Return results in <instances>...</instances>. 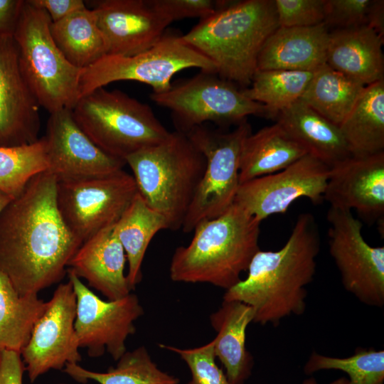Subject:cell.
<instances>
[{"label": "cell", "instance_id": "cell-24", "mask_svg": "<svg viewBox=\"0 0 384 384\" xmlns=\"http://www.w3.org/2000/svg\"><path fill=\"white\" fill-rule=\"evenodd\" d=\"M276 118L308 154L329 167L351 156L339 127L300 100L279 112Z\"/></svg>", "mask_w": 384, "mask_h": 384}, {"label": "cell", "instance_id": "cell-44", "mask_svg": "<svg viewBox=\"0 0 384 384\" xmlns=\"http://www.w3.org/2000/svg\"><path fill=\"white\" fill-rule=\"evenodd\" d=\"M12 199L10 196L0 191V213Z\"/></svg>", "mask_w": 384, "mask_h": 384}, {"label": "cell", "instance_id": "cell-23", "mask_svg": "<svg viewBox=\"0 0 384 384\" xmlns=\"http://www.w3.org/2000/svg\"><path fill=\"white\" fill-rule=\"evenodd\" d=\"M253 319L254 311L249 305L225 300L210 316L217 332L213 340L215 355L225 368L230 384H243L251 374L253 361L246 349L245 338L247 327Z\"/></svg>", "mask_w": 384, "mask_h": 384}, {"label": "cell", "instance_id": "cell-10", "mask_svg": "<svg viewBox=\"0 0 384 384\" xmlns=\"http://www.w3.org/2000/svg\"><path fill=\"white\" fill-rule=\"evenodd\" d=\"M251 132L246 119L229 132L203 124L185 133L205 156L206 169L181 228L184 233L222 215L233 204L240 186L242 146Z\"/></svg>", "mask_w": 384, "mask_h": 384}, {"label": "cell", "instance_id": "cell-37", "mask_svg": "<svg viewBox=\"0 0 384 384\" xmlns=\"http://www.w3.org/2000/svg\"><path fill=\"white\" fill-rule=\"evenodd\" d=\"M149 5L170 23L186 18H206L228 0H146Z\"/></svg>", "mask_w": 384, "mask_h": 384}, {"label": "cell", "instance_id": "cell-11", "mask_svg": "<svg viewBox=\"0 0 384 384\" xmlns=\"http://www.w3.org/2000/svg\"><path fill=\"white\" fill-rule=\"evenodd\" d=\"M138 193L124 169L97 177L57 183L56 203L70 231L82 243L114 225Z\"/></svg>", "mask_w": 384, "mask_h": 384}, {"label": "cell", "instance_id": "cell-4", "mask_svg": "<svg viewBox=\"0 0 384 384\" xmlns=\"http://www.w3.org/2000/svg\"><path fill=\"white\" fill-rule=\"evenodd\" d=\"M278 27L274 0L228 1L182 38L215 64L220 77L246 88L263 44Z\"/></svg>", "mask_w": 384, "mask_h": 384}, {"label": "cell", "instance_id": "cell-16", "mask_svg": "<svg viewBox=\"0 0 384 384\" xmlns=\"http://www.w3.org/2000/svg\"><path fill=\"white\" fill-rule=\"evenodd\" d=\"M47 172L58 182L108 175L123 169L124 160L100 149L75 122L72 110L50 113L47 122Z\"/></svg>", "mask_w": 384, "mask_h": 384}, {"label": "cell", "instance_id": "cell-22", "mask_svg": "<svg viewBox=\"0 0 384 384\" xmlns=\"http://www.w3.org/2000/svg\"><path fill=\"white\" fill-rule=\"evenodd\" d=\"M384 38L368 26L329 31L326 63L364 85L384 79Z\"/></svg>", "mask_w": 384, "mask_h": 384}, {"label": "cell", "instance_id": "cell-20", "mask_svg": "<svg viewBox=\"0 0 384 384\" xmlns=\"http://www.w3.org/2000/svg\"><path fill=\"white\" fill-rule=\"evenodd\" d=\"M114 225L84 242L68 265L79 278L110 301L132 291L124 274L126 254L114 232Z\"/></svg>", "mask_w": 384, "mask_h": 384}, {"label": "cell", "instance_id": "cell-18", "mask_svg": "<svg viewBox=\"0 0 384 384\" xmlns=\"http://www.w3.org/2000/svg\"><path fill=\"white\" fill-rule=\"evenodd\" d=\"M324 200L352 210L368 222L383 220L384 151L350 156L330 167Z\"/></svg>", "mask_w": 384, "mask_h": 384}, {"label": "cell", "instance_id": "cell-27", "mask_svg": "<svg viewBox=\"0 0 384 384\" xmlns=\"http://www.w3.org/2000/svg\"><path fill=\"white\" fill-rule=\"evenodd\" d=\"M166 229V219L150 208L139 192L114 223V232L128 262L127 278L132 290L142 279V262L151 240L158 232Z\"/></svg>", "mask_w": 384, "mask_h": 384}, {"label": "cell", "instance_id": "cell-1", "mask_svg": "<svg viewBox=\"0 0 384 384\" xmlns=\"http://www.w3.org/2000/svg\"><path fill=\"white\" fill-rule=\"evenodd\" d=\"M56 178L37 174L0 213V271L21 295L60 282L82 245L56 203Z\"/></svg>", "mask_w": 384, "mask_h": 384}, {"label": "cell", "instance_id": "cell-12", "mask_svg": "<svg viewBox=\"0 0 384 384\" xmlns=\"http://www.w3.org/2000/svg\"><path fill=\"white\" fill-rule=\"evenodd\" d=\"M329 252L345 289L362 303L384 305V247L370 246L351 210L329 207Z\"/></svg>", "mask_w": 384, "mask_h": 384}, {"label": "cell", "instance_id": "cell-15", "mask_svg": "<svg viewBox=\"0 0 384 384\" xmlns=\"http://www.w3.org/2000/svg\"><path fill=\"white\" fill-rule=\"evenodd\" d=\"M76 309L71 282L60 284L21 352L31 383L50 370H62L68 363L81 361L75 330Z\"/></svg>", "mask_w": 384, "mask_h": 384}, {"label": "cell", "instance_id": "cell-28", "mask_svg": "<svg viewBox=\"0 0 384 384\" xmlns=\"http://www.w3.org/2000/svg\"><path fill=\"white\" fill-rule=\"evenodd\" d=\"M50 32L65 58L81 70L107 54L106 42L92 9L85 7L52 23Z\"/></svg>", "mask_w": 384, "mask_h": 384}, {"label": "cell", "instance_id": "cell-35", "mask_svg": "<svg viewBox=\"0 0 384 384\" xmlns=\"http://www.w3.org/2000/svg\"><path fill=\"white\" fill-rule=\"evenodd\" d=\"M159 346L177 353L186 363L191 373V379L187 384H230L215 363L213 341L188 349L164 344H159Z\"/></svg>", "mask_w": 384, "mask_h": 384}, {"label": "cell", "instance_id": "cell-42", "mask_svg": "<svg viewBox=\"0 0 384 384\" xmlns=\"http://www.w3.org/2000/svg\"><path fill=\"white\" fill-rule=\"evenodd\" d=\"M367 26L384 38V1L373 0Z\"/></svg>", "mask_w": 384, "mask_h": 384}, {"label": "cell", "instance_id": "cell-30", "mask_svg": "<svg viewBox=\"0 0 384 384\" xmlns=\"http://www.w3.org/2000/svg\"><path fill=\"white\" fill-rule=\"evenodd\" d=\"M48 305L38 294H20L0 271V351L21 353Z\"/></svg>", "mask_w": 384, "mask_h": 384}, {"label": "cell", "instance_id": "cell-19", "mask_svg": "<svg viewBox=\"0 0 384 384\" xmlns=\"http://www.w3.org/2000/svg\"><path fill=\"white\" fill-rule=\"evenodd\" d=\"M98 26L107 48V55L129 56L155 45L171 24L146 0L94 1Z\"/></svg>", "mask_w": 384, "mask_h": 384}, {"label": "cell", "instance_id": "cell-45", "mask_svg": "<svg viewBox=\"0 0 384 384\" xmlns=\"http://www.w3.org/2000/svg\"><path fill=\"white\" fill-rule=\"evenodd\" d=\"M58 384H66V383H58Z\"/></svg>", "mask_w": 384, "mask_h": 384}, {"label": "cell", "instance_id": "cell-25", "mask_svg": "<svg viewBox=\"0 0 384 384\" xmlns=\"http://www.w3.org/2000/svg\"><path fill=\"white\" fill-rule=\"evenodd\" d=\"M307 154L278 122L251 132L242 146L240 184L280 171Z\"/></svg>", "mask_w": 384, "mask_h": 384}, {"label": "cell", "instance_id": "cell-38", "mask_svg": "<svg viewBox=\"0 0 384 384\" xmlns=\"http://www.w3.org/2000/svg\"><path fill=\"white\" fill-rule=\"evenodd\" d=\"M372 2L373 0H326L324 23L334 29L367 26Z\"/></svg>", "mask_w": 384, "mask_h": 384}, {"label": "cell", "instance_id": "cell-21", "mask_svg": "<svg viewBox=\"0 0 384 384\" xmlns=\"http://www.w3.org/2000/svg\"><path fill=\"white\" fill-rule=\"evenodd\" d=\"M329 31L324 23L310 27H278L260 50L257 70L314 72L326 63Z\"/></svg>", "mask_w": 384, "mask_h": 384}, {"label": "cell", "instance_id": "cell-29", "mask_svg": "<svg viewBox=\"0 0 384 384\" xmlns=\"http://www.w3.org/2000/svg\"><path fill=\"white\" fill-rule=\"evenodd\" d=\"M365 87L325 63L313 72L300 100L339 126L354 107Z\"/></svg>", "mask_w": 384, "mask_h": 384}, {"label": "cell", "instance_id": "cell-31", "mask_svg": "<svg viewBox=\"0 0 384 384\" xmlns=\"http://www.w3.org/2000/svg\"><path fill=\"white\" fill-rule=\"evenodd\" d=\"M115 367L107 372L87 370L78 363H68L63 371L77 382L94 380L100 384H178L179 379L161 370L151 360L147 349L139 346L126 351Z\"/></svg>", "mask_w": 384, "mask_h": 384}, {"label": "cell", "instance_id": "cell-3", "mask_svg": "<svg viewBox=\"0 0 384 384\" xmlns=\"http://www.w3.org/2000/svg\"><path fill=\"white\" fill-rule=\"evenodd\" d=\"M260 223L235 203L222 215L199 222L190 243L175 250L171 279L229 289L241 280V273L260 250Z\"/></svg>", "mask_w": 384, "mask_h": 384}, {"label": "cell", "instance_id": "cell-40", "mask_svg": "<svg viewBox=\"0 0 384 384\" xmlns=\"http://www.w3.org/2000/svg\"><path fill=\"white\" fill-rule=\"evenodd\" d=\"M30 1L44 9L52 23H55L72 13L86 7L82 0H30Z\"/></svg>", "mask_w": 384, "mask_h": 384}, {"label": "cell", "instance_id": "cell-41", "mask_svg": "<svg viewBox=\"0 0 384 384\" xmlns=\"http://www.w3.org/2000/svg\"><path fill=\"white\" fill-rule=\"evenodd\" d=\"M23 0H0V36L13 35Z\"/></svg>", "mask_w": 384, "mask_h": 384}, {"label": "cell", "instance_id": "cell-2", "mask_svg": "<svg viewBox=\"0 0 384 384\" xmlns=\"http://www.w3.org/2000/svg\"><path fill=\"white\" fill-rule=\"evenodd\" d=\"M320 245L314 217L301 213L284 245L277 251L260 250L249 265L247 277L226 290L223 300L249 305L254 311L252 322L262 325L302 315Z\"/></svg>", "mask_w": 384, "mask_h": 384}, {"label": "cell", "instance_id": "cell-14", "mask_svg": "<svg viewBox=\"0 0 384 384\" xmlns=\"http://www.w3.org/2000/svg\"><path fill=\"white\" fill-rule=\"evenodd\" d=\"M330 167L307 154L286 169L240 184L234 203L262 222L285 213L296 200H324Z\"/></svg>", "mask_w": 384, "mask_h": 384}, {"label": "cell", "instance_id": "cell-33", "mask_svg": "<svg viewBox=\"0 0 384 384\" xmlns=\"http://www.w3.org/2000/svg\"><path fill=\"white\" fill-rule=\"evenodd\" d=\"M48 167L45 137L18 146H0V191L18 196L35 176Z\"/></svg>", "mask_w": 384, "mask_h": 384}, {"label": "cell", "instance_id": "cell-6", "mask_svg": "<svg viewBox=\"0 0 384 384\" xmlns=\"http://www.w3.org/2000/svg\"><path fill=\"white\" fill-rule=\"evenodd\" d=\"M51 23L44 9L23 1L13 33L23 76L40 107L49 113L73 109L80 100L82 73L56 46Z\"/></svg>", "mask_w": 384, "mask_h": 384}, {"label": "cell", "instance_id": "cell-9", "mask_svg": "<svg viewBox=\"0 0 384 384\" xmlns=\"http://www.w3.org/2000/svg\"><path fill=\"white\" fill-rule=\"evenodd\" d=\"M196 68L215 73V64L184 41L182 36L166 33L150 48L136 55H106L82 70L80 98L100 87L120 80L147 84L153 92H162L171 86L174 75Z\"/></svg>", "mask_w": 384, "mask_h": 384}, {"label": "cell", "instance_id": "cell-26", "mask_svg": "<svg viewBox=\"0 0 384 384\" xmlns=\"http://www.w3.org/2000/svg\"><path fill=\"white\" fill-rule=\"evenodd\" d=\"M338 127L351 156L384 151V79L365 87Z\"/></svg>", "mask_w": 384, "mask_h": 384}, {"label": "cell", "instance_id": "cell-13", "mask_svg": "<svg viewBox=\"0 0 384 384\" xmlns=\"http://www.w3.org/2000/svg\"><path fill=\"white\" fill-rule=\"evenodd\" d=\"M76 297L75 330L80 348L92 358L108 352L115 361L127 351L126 340L136 331L134 322L144 310L135 294L105 301L90 290L71 270H68Z\"/></svg>", "mask_w": 384, "mask_h": 384}, {"label": "cell", "instance_id": "cell-39", "mask_svg": "<svg viewBox=\"0 0 384 384\" xmlns=\"http://www.w3.org/2000/svg\"><path fill=\"white\" fill-rule=\"evenodd\" d=\"M25 371L21 353L14 351H0V384H23Z\"/></svg>", "mask_w": 384, "mask_h": 384}, {"label": "cell", "instance_id": "cell-5", "mask_svg": "<svg viewBox=\"0 0 384 384\" xmlns=\"http://www.w3.org/2000/svg\"><path fill=\"white\" fill-rule=\"evenodd\" d=\"M138 192L168 229L182 228L206 169V159L186 134L174 131L159 144L126 159Z\"/></svg>", "mask_w": 384, "mask_h": 384}, {"label": "cell", "instance_id": "cell-36", "mask_svg": "<svg viewBox=\"0 0 384 384\" xmlns=\"http://www.w3.org/2000/svg\"><path fill=\"white\" fill-rule=\"evenodd\" d=\"M326 0H274L279 27H310L324 23Z\"/></svg>", "mask_w": 384, "mask_h": 384}, {"label": "cell", "instance_id": "cell-7", "mask_svg": "<svg viewBox=\"0 0 384 384\" xmlns=\"http://www.w3.org/2000/svg\"><path fill=\"white\" fill-rule=\"evenodd\" d=\"M73 117L107 154L124 160L164 140L170 132L145 103L119 90L100 87L80 98Z\"/></svg>", "mask_w": 384, "mask_h": 384}, {"label": "cell", "instance_id": "cell-32", "mask_svg": "<svg viewBox=\"0 0 384 384\" xmlns=\"http://www.w3.org/2000/svg\"><path fill=\"white\" fill-rule=\"evenodd\" d=\"M313 72L266 70H256L251 83L242 88L243 94L250 100L262 104L267 117L277 115L300 100Z\"/></svg>", "mask_w": 384, "mask_h": 384}, {"label": "cell", "instance_id": "cell-8", "mask_svg": "<svg viewBox=\"0 0 384 384\" xmlns=\"http://www.w3.org/2000/svg\"><path fill=\"white\" fill-rule=\"evenodd\" d=\"M150 98L171 111L176 130L183 133L207 122L238 125L250 115L267 117L262 104L248 99L242 88L215 73L200 70L165 92H152Z\"/></svg>", "mask_w": 384, "mask_h": 384}, {"label": "cell", "instance_id": "cell-43", "mask_svg": "<svg viewBox=\"0 0 384 384\" xmlns=\"http://www.w3.org/2000/svg\"><path fill=\"white\" fill-rule=\"evenodd\" d=\"M302 384H317L314 378H311L307 380H305ZM330 384H348V380L346 378H340L331 382Z\"/></svg>", "mask_w": 384, "mask_h": 384}, {"label": "cell", "instance_id": "cell-34", "mask_svg": "<svg viewBox=\"0 0 384 384\" xmlns=\"http://www.w3.org/2000/svg\"><path fill=\"white\" fill-rule=\"evenodd\" d=\"M339 370L349 376L348 384H384V351L358 348L354 354L335 358L312 352L304 371Z\"/></svg>", "mask_w": 384, "mask_h": 384}, {"label": "cell", "instance_id": "cell-17", "mask_svg": "<svg viewBox=\"0 0 384 384\" xmlns=\"http://www.w3.org/2000/svg\"><path fill=\"white\" fill-rule=\"evenodd\" d=\"M40 105L21 73L13 35L0 36V146L37 141Z\"/></svg>", "mask_w": 384, "mask_h": 384}]
</instances>
